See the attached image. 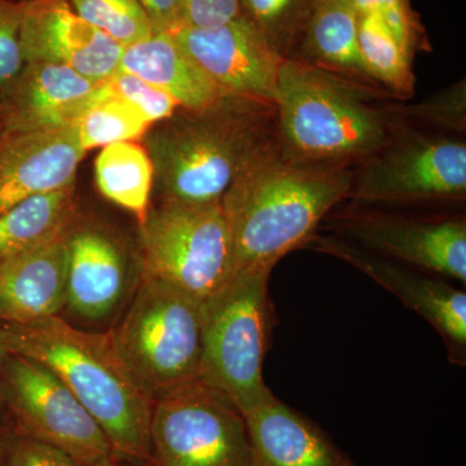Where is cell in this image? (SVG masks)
<instances>
[{"instance_id": "cell-1", "label": "cell", "mask_w": 466, "mask_h": 466, "mask_svg": "<svg viewBox=\"0 0 466 466\" xmlns=\"http://www.w3.org/2000/svg\"><path fill=\"white\" fill-rule=\"evenodd\" d=\"M309 164L274 142L227 189L220 205L231 233L233 274L254 267L274 269L311 240L319 223L350 196V171Z\"/></svg>"}, {"instance_id": "cell-2", "label": "cell", "mask_w": 466, "mask_h": 466, "mask_svg": "<svg viewBox=\"0 0 466 466\" xmlns=\"http://www.w3.org/2000/svg\"><path fill=\"white\" fill-rule=\"evenodd\" d=\"M274 103L226 95L201 110L179 108L142 139L158 200L222 201L233 180L276 142Z\"/></svg>"}, {"instance_id": "cell-3", "label": "cell", "mask_w": 466, "mask_h": 466, "mask_svg": "<svg viewBox=\"0 0 466 466\" xmlns=\"http://www.w3.org/2000/svg\"><path fill=\"white\" fill-rule=\"evenodd\" d=\"M0 339L8 352L38 361L61 380L96 420L116 459L148 465L153 400L116 357L108 334L56 315L0 324Z\"/></svg>"}, {"instance_id": "cell-4", "label": "cell", "mask_w": 466, "mask_h": 466, "mask_svg": "<svg viewBox=\"0 0 466 466\" xmlns=\"http://www.w3.org/2000/svg\"><path fill=\"white\" fill-rule=\"evenodd\" d=\"M274 106L281 147L299 161L370 155L389 139L381 113L359 88L306 61L283 58Z\"/></svg>"}, {"instance_id": "cell-5", "label": "cell", "mask_w": 466, "mask_h": 466, "mask_svg": "<svg viewBox=\"0 0 466 466\" xmlns=\"http://www.w3.org/2000/svg\"><path fill=\"white\" fill-rule=\"evenodd\" d=\"M106 333L153 403L200 381L202 302L186 291L143 276L127 308Z\"/></svg>"}, {"instance_id": "cell-6", "label": "cell", "mask_w": 466, "mask_h": 466, "mask_svg": "<svg viewBox=\"0 0 466 466\" xmlns=\"http://www.w3.org/2000/svg\"><path fill=\"white\" fill-rule=\"evenodd\" d=\"M271 271L254 267L235 272L202 302L200 381L227 395L241 413L269 391L263 364L274 325Z\"/></svg>"}, {"instance_id": "cell-7", "label": "cell", "mask_w": 466, "mask_h": 466, "mask_svg": "<svg viewBox=\"0 0 466 466\" xmlns=\"http://www.w3.org/2000/svg\"><path fill=\"white\" fill-rule=\"evenodd\" d=\"M139 228L144 276L207 300L233 274L231 233L220 202L158 200Z\"/></svg>"}, {"instance_id": "cell-8", "label": "cell", "mask_w": 466, "mask_h": 466, "mask_svg": "<svg viewBox=\"0 0 466 466\" xmlns=\"http://www.w3.org/2000/svg\"><path fill=\"white\" fill-rule=\"evenodd\" d=\"M66 299L61 317L85 329L106 330L142 283L139 245L81 208L66 226Z\"/></svg>"}, {"instance_id": "cell-9", "label": "cell", "mask_w": 466, "mask_h": 466, "mask_svg": "<svg viewBox=\"0 0 466 466\" xmlns=\"http://www.w3.org/2000/svg\"><path fill=\"white\" fill-rule=\"evenodd\" d=\"M148 465L257 466L241 410L202 381L153 403Z\"/></svg>"}, {"instance_id": "cell-10", "label": "cell", "mask_w": 466, "mask_h": 466, "mask_svg": "<svg viewBox=\"0 0 466 466\" xmlns=\"http://www.w3.org/2000/svg\"><path fill=\"white\" fill-rule=\"evenodd\" d=\"M2 398L5 421L16 433L64 451L85 466L116 458L96 420L38 361L8 352L2 372Z\"/></svg>"}, {"instance_id": "cell-11", "label": "cell", "mask_w": 466, "mask_h": 466, "mask_svg": "<svg viewBox=\"0 0 466 466\" xmlns=\"http://www.w3.org/2000/svg\"><path fill=\"white\" fill-rule=\"evenodd\" d=\"M466 192V146L450 139L401 144L370 162L350 196L363 202L453 200Z\"/></svg>"}, {"instance_id": "cell-12", "label": "cell", "mask_w": 466, "mask_h": 466, "mask_svg": "<svg viewBox=\"0 0 466 466\" xmlns=\"http://www.w3.org/2000/svg\"><path fill=\"white\" fill-rule=\"evenodd\" d=\"M318 250L345 260L370 276L404 303L406 308L425 319L437 330L450 361L456 366L466 363V294L449 281L434 275L395 262L363 249L343 238H314Z\"/></svg>"}, {"instance_id": "cell-13", "label": "cell", "mask_w": 466, "mask_h": 466, "mask_svg": "<svg viewBox=\"0 0 466 466\" xmlns=\"http://www.w3.org/2000/svg\"><path fill=\"white\" fill-rule=\"evenodd\" d=\"M339 238L401 265L466 283L465 219L422 220L359 214L343 218Z\"/></svg>"}, {"instance_id": "cell-14", "label": "cell", "mask_w": 466, "mask_h": 466, "mask_svg": "<svg viewBox=\"0 0 466 466\" xmlns=\"http://www.w3.org/2000/svg\"><path fill=\"white\" fill-rule=\"evenodd\" d=\"M170 34L226 94L274 103L284 56L247 18L214 27H177Z\"/></svg>"}, {"instance_id": "cell-15", "label": "cell", "mask_w": 466, "mask_h": 466, "mask_svg": "<svg viewBox=\"0 0 466 466\" xmlns=\"http://www.w3.org/2000/svg\"><path fill=\"white\" fill-rule=\"evenodd\" d=\"M21 48L25 63L58 64L95 82H108L118 72L124 52L66 0H27Z\"/></svg>"}, {"instance_id": "cell-16", "label": "cell", "mask_w": 466, "mask_h": 466, "mask_svg": "<svg viewBox=\"0 0 466 466\" xmlns=\"http://www.w3.org/2000/svg\"><path fill=\"white\" fill-rule=\"evenodd\" d=\"M86 150L76 126L0 131V214L20 202L76 186Z\"/></svg>"}, {"instance_id": "cell-17", "label": "cell", "mask_w": 466, "mask_h": 466, "mask_svg": "<svg viewBox=\"0 0 466 466\" xmlns=\"http://www.w3.org/2000/svg\"><path fill=\"white\" fill-rule=\"evenodd\" d=\"M112 92L108 82L91 81L70 67L29 61L0 100L5 128L52 130L73 126Z\"/></svg>"}, {"instance_id": "cell-18", "label": "cell", "mask_w": 466, "mask_h": 466, "mask_svg": "<svg viewBox=\"0 0 466 466\" xmlns=\"http://www.w3.org/2000/svg\"><path fill=\"white\" fill-rule=\"evenodd\" d=\"M242 415L257 466H357L320 426L271 390Z\"/></svg>"}, {"instance_id": "cell-19", "label": "cell", "mask_w": 466, "mask_h": 466, "mask_svg": "<svg viewBox=\"0 0 466 466\" xmlns=\"http://www.w3.org/2000/svg\"><path fill=\"white\" fill-rule=\"evenodd\" d=\"M66 231L35 249L0 262V324L63 315L66 299Z\"/></svg>"}, {"instance_id": "cell-20", "label": "cell", "mask_w": 466, "mask_h": 466, "mask_svg": "<svg viewBox=\"0 0 466 466\" xmlns=\"http://www.w3.org/2000/svg\"><path fill=\"white\" fill-rule=\"evenodd\" d=\"M119 69L167 92L183 109H205L228 95L202 72L170 33H155L124 47Z\"/></svg>"}, {"instance_id": "cell-21", "label": "cell", "mask_w": 466, "mask_h": 466, "mask_svg": "<svg viewBox=\"0 0 466 466\" xmlns=\"http://www.w3.org/2000/svg\"><path fill=\"white\" fill-rule=\"evenodd\" d=\"M78 208L72 186L34 196L0 214V262L54 240Z\"/></svg>"}, {"instance_id": "cell-22", "label": "cell", "mask_w": 466, "mask_h": 466, "mask_svg": "<svg viewBox=\"0 0 466 466\" xmlns=\"http://www.w3.org/2000/svg\"><path fill=\"white\" fill-rule=\"evenodd\" d=\"M358 24L351 0H311L300 30L306 52L319 66L368 78L359 52Z\"/></svg>"}, {"instance_id": "cell-23", "label": "cell", "mask_w": 466, "mask_h": 466, "mask_svg": "<svg viewBox=\"0 0 466 466\" xmlns=\"http://www.w3.org/2000/svg\"><path fill=\"white\" fill-rule=\"evenodd\" d=\"M97 189L106 200L146 222L152 208L155 171L142 142H122L104 147L95 161Z\"/></svg>"}, {"instance_id": "cell-24", "label": "cell", "mask_w": 466, "mask_h": 466, "mask_svg": "<svg viewBox=\"0 0 466 466\" xmlns=\"http://www.w3.org/2000/svg\"><path fill=\"white\" fill-rule=\"evenodd\" d=\"M358 45L368 76L379 79L401 96H410L415 86L410 52L395 38L381 17L359 15Z\"/></svg>"}, {"instance_id": "cell-25", "label": "cell", "mask_w": 466, "mask_h": 466, "mask_svg": "<svg viewBox=\"0 0 466 466\" xmlns=\"http://www.w3.org/2000/svg\"><path fill=\"white\" fill-rule=\"evenodd\" d=\"M75 126L81 146L88 152L115 143L142 142L152 124L139 109L112 92L88 109Z\"/></svg>"}, {"instance_id": "cell-26", "label": "cell", "mask_w": 466, "mask_h": 466, "mask_svg": "<svg viewBox=\"0 0 466 466\" xmlns=\"http://www.w3.org/2000/svg\"><path fill=\"white\" fill-rule=\"evenodd\" d=\"M90 25L122 47L155 34L148 15L137 0H66Z\"/></svg>"}, {"instance_id": "cell-27", "label": "cell", "mask_w": 466, "mask_h": 466, "mask_svg": "<svg viewBox=\"0 0 466 466\" xmlns=\"http://www.w3.org/2000/svg\"><path fill=\"white\" fill-rule=\"evenodd\" d=\"M240 5L242 16L280 52L302 30L311 0H240Z\"/></svg>"}, {"instance_id": "cell-28", "label": "cell", "mask_w": 466, "mask_h": 466, "mask_svg": "<svg viewBox=\"0 0 466 466\" xmlns=\"http://www.w3.org/2000/svg\"><path fill=\"white\" fill-rule=\"evenodd\" d=\"M26 5L27 0H0V100L25 66L21 26Z\"/></svg>"}, {"instance_id": "cell-29", "label": "cell", "mask_w": 466, "mask_h": 466, "mask_svg": "<svg viewBox=\"0 0 466 466\" xmlns=\"http://www.w3.org/2000/svg\"><path fill=\"white\" fill-rule=\"evenodd\" d=\"M108 84L116 96L139 109L152 125L170 118L180 108L171 95L133 73L119 69Z\"/></svg>"}, {"instance_id": "cell-30", "label": "cell", "mask_w": 466, "mask_h": 466, "mask_svg": "<svg viewBox=\"0 0 466 466\" xmlns=\"http://www.w3.org/2000/svg\"><path fill=\"white\" fill-rule=\"evenodd\" d=\"M358 15L375 14L406 50L412 52L421 26L408 0H351Z\"/></svg>"}, {"instance_id": "cell-31", "label": "cell", "mask_w": 466, "mask_h": 466, "mask_svg": "<svg viewBox=\"0 0 466 466\" xmlns=\"http://www.w3.org/2000/svg\"><path fill=\"white\" fill-rule=\"evenodd\" d=\"M2 466H85L64 451L12 431Z\"/></svg>"}, {"instance_id": "cell-32", "label": "cell", "mask_w": 466, "mask_h": 466, "mask_svg": "<svg viewBox=\"0 0 466 466\" xmlns=\"http://www.w3.org/2000/svg\"><path fill=\"white\" fill-rule=\"evenodd\" d=\"M241 16L240 0H177V27L225 25Z\"/></svg>"}, {"instance_id": "cell-33", "label": "cell", "mask_w": 466, "mask_h": 466, "mask_svg": "<svg viewBox=\"0 0 466 466\" xmlns=\"http://www.w3.org/2000/svg\"><path fill=\"white\" fill-rule=\"evenodd\" d=\"M410 115L440 126L461 130L465 126V84L443 91L421 106H413Z\"/></svg>"}, {"instance_id": "cell-34", "label": "cell", "mask_w": 466, "mask_h": 466, "mask_svg": "<svg viewBox=\"0 0 466 466\" xmlns=\"http://www.w3.org/2000/svg\"><path fill=\"white\" fill-rule=\"evenodd\" d=\"M148 15L155 33H171L177 27V0H137Z\"/></svg>"}, {"instance_id": "cell-35", "label": "cell", "mask_w": 466, "mask_h": 466, "mask_svg": "<svg viewBox=\"0 0 466 466\" xmlns=\"http://www.w3.org/2000/svg\"><path fill=\"white\" fill-rule=\"evenodd\" d=\"M8 351L7 349L3 345L2 339H0V422H7L5 421V407H3V398H2V372L3 366H5V358H7Z\"/></svg>"}, {"instance_id": "cell-36", "label": "cell", "mask_w": 466, "mask_h": 466, "mask_svg": "<svg viewBox=\"0 0 466 466\" xmlns=\"http://www.w3.org/2000/svg\"><path fill=\"white\" fill-rule=\"evenodd\" d=\"M9 434H11V426L8 425V422H0V466H2L3 459H5Z\"/></svg>"}, {"instance_id": "cell-37", "label": "cell", "mask_w": 466, "mask_h": 466, "mask_svg": "<svg viewBox=\"0 0 466 466\" xmlns=\"http://www.w3.org/2000/svg\"><path fill=\"white\" fill-rule=\"evenodd\" d=\"M94 466H137V464L115 458L108 460V461L100 462V464Z\"/></svg>"}, {"instance_id": "cell-38", "label": "cell", "mask_w": 466, "mask_h": 466, "mask_svg": "<svg viewBox=\"0 0 466 466\" xmlns=\"http://www.w3.org/2000/svg\"><path fill=\"white\" fill-rule=\"evenodd\" d=\"M5 128V113H3L2 104H0V131Z\"/></svg>"}]
</instances>
